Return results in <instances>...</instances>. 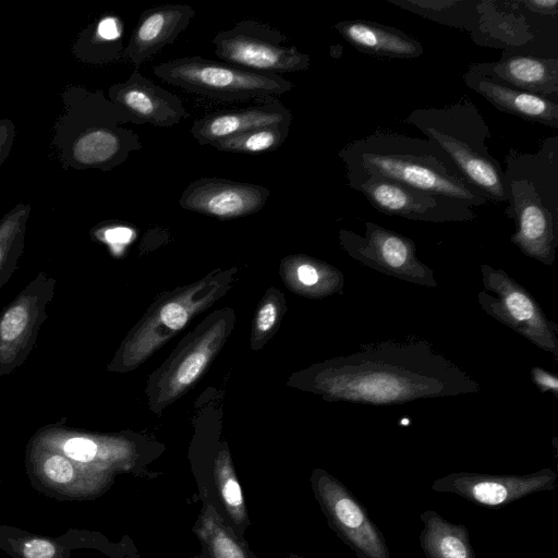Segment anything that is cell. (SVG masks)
<instances>
[{
	"instance_id": "obj_1",
	"label": "cell",
	"mask_w": 558,
	"mask_h": 558,
	"mask_svg": "<svg viewBox=\"0 0 558 558\" xmlns=\"http://www.w3.org/2000/svg\"><path fill=\"white\" fill-rule=\"evenodd\" d=\"M307 389L329 401L398 405L475 393L480 384L424 340L381 341L313 366Z\"/></svg>"
},
{
	"instance_id": "obj_2",
	"label": "cell",
	"mask_w": 558,
	"mask_h": 558,
	"mask_svg": "<svg viewBox=\"0 0 558 558\" xmlns=\"http://www.w3.org/2000/svg\"><path fill=\"white\" fill-rule=\"evenodd\" d=\"M339 157L345 165L347 177L375 174L473 207L488 202L428 138L377 131L348 144Z\"/></svg>"
},
{
	"instance_id": "obj_3",
	"label": "cell",
	"mask_w": 558,
	"mask_h": 558,
	"mask_svg": "<svg viewBox=\"0 0 558 558\" xmlns=\"http://www.w3.org/2000/svg\"><path fill=\"white\" fill-rule=\"evenodd\" d=\"M506 214L517 230L511 242L527 257L553 266L558 248V136L535 153L510 149L505 157Z\"/></svg>"
},
{
	"instance_id": "obj_4",
	"label": "cell",
	"mask_w": 558,
	"mask_h": 558,
	"mask_svg": "<svg viewBox=\"0 0 558 558\" xmlns=\"http://www.w3.org/2000/svg\"><path fill=\"white\" fill-rule=\"evenodd\" d=\"M61 99L52 146L64 169L109 171L142 148L138 135L121 126L130 123L123 109L102 90L71 85Z\"/></svg>"
},
{
	"instance_id": "obj_5",
	"label": "cell",
	"mask_w": 558,
	"mask_h": 558,
	"mask_svg": "<svg viewBox=\"0 0 558 558\" xmlns=\"http://www.w3.org/2000/svg\"><path fill=\"white\" fill-rule=\"evenodd\" d=\"M405 122L436 143L488 202H506L504 170L486 145L489 128L472 101L463 98L442 108L415 109Z\"/></svg>"
},
{
	"instance_id": "obj_6",
	"label": "cell",
	"mask_w": 558,
	"mask_h": 558,
	"mask_svg": "<svg viewBox=\"0 0 558 558\" xmlns=\"http://www.w3.org/2000/svg\"><path fill=\"white\" fill-rule=\"evenodd\" d=\"M166 83L219 101L272 99L293 88L282 75L253 72L201 56L167 60L153 68Z\"/></svg>"
},
{
	"instance_id": "obj_7",
	"label": "cell",
	"mask_w": 558,
	"mask_h": 558,
	"mask_svg": "<svg viewBox=\"0 0 558 558\" xmlns=\"http://www.w3.org/2000/svg\"><path fill=\"white\" fill-rule=\"evenodd\" d=\"M483 290L477 294L481 308L558 363V325L548 318L532 294L505 270L483 264Z\"/></svg>"
},
{
	"instance_id": "obj_8",
	"label": "cell",
	"mask_w": 558,
	"mask_h": 558,
	"mask_svg": "<svg viewBox=\"0 0 558 558\" xmlns=\"http://www.w3.org/2000/svg\"><path fill=\"white\" fill-rule=\"evenodd\" d=\"M215 54L223 62L258 73L306 71L310 56L287 44V37L264 23L244 19L213 39Z\"/></svg>"
},
{
	"instance_id": "obj_9",
	"label": "cell",
	"mask_w": 558,
	"mask_h": 558,
	"mask_svg": "<svg viewBox=\"0 0 558 558\" xmlns=\"http://www.w3.org/2000/svg\"><path fill=\"white\" fill-rule=\"evenodd\" d=\"M219 286L204 280L162 301L129 335L108 365V371L126 372L145 360L169 337L182 329L198 311L207 307L218 293Z\"/></svg>"
},
{
	"instance_id": "obj_10",
	"label": "cell",
	"mask_w": 558,
	"mask_h": 558,
	"mask_svg": "<svg viewBox=\"0 0 558 558\" xmlns=\"http://www.w3.org/2000/svg\"><path fill=\"white\" fill-rule=\"evenodd\" d=\"M339 243L350 257L383 275L418 286L437 287L433 269L417 257L413 240L400 233L366 221L364 235L341 229Z\"/></svg>"
},
{
	"instance_id": "obj_11",
	"label": "cell",
	"mask_w": 558,
	"mask_h": 558,
	"mask_svg": "<svg viewBox=\"0 0 558 558\" xmlns=\"http://www.w3.org/2000/svg\"><path fill=\"white\" fill-rule=\"evenodd\" d=\"M311 482L329 526L357 558H391L384 534L347 486L320 469Z\"/></svg>"
},
{
	"instance_id": "obj_12",
	"label": "cell",
	"mask_w": 558,
	"mask_h": 558,
	"mask_svg": "<svg viewBox=\"0 0 558 558\" xmlns=\"http://www.w3.org/2000/svg\"><path fill=\"white\" fill-rule=\"evenodd\" d=\"M56 278L39 271L20 293L0 311V376L13 373L25 363L36 345L47 319Z\"/></svg>"
},
{
	"instance_id": "obj_13",
	"label": "cell",
	"mask_w": 558,
	"mask_h": 558,
	"mask_svg": "<svg viewBox=\"0 0 558 558\" xmlns=\"http://www.w3.org/2000/svg\"><path fill=\"white\" fill-rule=\"evenodd\" d=\"M379 213L424 222H462L475 218L473 206L426 193L379 175L347 177Z\"/></svg>"
},
{
	"instance_id": "obj_14",
	"label": "cell",
	"mask_w": 558,
	"mask_h": 558,
	"mask_svg": "<svg viewBox=\"0 0 558 558\" xmlns=\"http://www.w3.org/2000/svg\"><path fill=\"white\" fill-rule=\"evenodd\" d=\"M556 480V472L549 468L525 475L453 472L435 480L432 489L456 494L481 507L498 509L531 494L554 489Z\"/></svg>"
},
{
	"instance_id": "obj_15",
	"label": "cell",
	"mask_w": 558,
	"mask_h": 558,
	"mask_svg": "<svg viewBox=\"0 0 558 558\" xmlns=\"http://www.w3.org/2000/svg\"><path fill=\"white\" fill-rule=\"evenodd\" d=\"M270 191L259 184L220 178H201L191 182L179 198L186 210L219 220H230L259 211Z\"/></svg>"
},
{
	"instance_id": "obj_16",
	"label": "cell",
	"mask_w": 558,
	"mask_h": 558,
	"mask_svg": "<svg viewBox=\"0 0 558 558\" xmlns=\"http://www.w3.org/2000/svg\"><path fill=\"white\" fill-rule=\"evenodd\" d=\"M123 109L130 123L169 128L189 117L179 96L134 69L125 82L113 84L107 96Z\"/></svg>"
},
{
	"instance_id": "obj_17",
	"label": "cell",
	"mask_w": 558,
	"mask_h": 558,
	"mask_svg": "<svg viewBox=\"0 0 558 558\" xmlns=\"http://www.w3.org/2000/svg\"><path fill=\"white\" fill-rule=\"evenodd\" d=\"M465 85L498 110L530 122L558 129V97L525 92L471 64L463 74Z\"/></svg>"
},
{
	"instance_id": "obj_18",
	"label": "cell",
	"mask_w": 558,
	"mask_h": 558,
	"mask_svg": "<svg viewBox=\"0 0 558 558\" xmlns=\"http://www.w3.org/2000/svg\"><path fill=\"white\" fill-rule=\"evenodd\" d=\"M195 10L187 4H162L142 12L124 48V58L138 69L183 33Z\"/></svg>"
},
{
	"instance_id": "obj_19",
	"label": "cell",
	"mask_w": 558,
	"mask_h": 558,
	"mask_svg": "<svg viewBox=\"0 0 558 558\" xmlns=\"http://www.w3.org/2000/svg\"><path fill=\"white\" fill-rule=\"evenodd\" d=\"M292 112L276 98L246 108L211 112L196 119L191 134L201 145L218 141L258 128L292 123Z\"/></svg>"
},
{
	"instance_id": "obj_20",
	"label": "cell",
	"mask_w": 558,
	"mask_h": 558,
	"mask_svg": "<svg viewBox=\"0 0 558 558\" xmlns=\"http://www.w3.org/2000/svg\"><path fill=\"white\" fill-rule=\"evenodd\" d=\"M226 324L220 320L177 354L159 378L157 405H165L189 389L203 374L225 337Z\"/></svg>"
},
{
	"instance_id": "obj_21",
	"label": "cell",
	"mask_w": 558,
	"mask_h": 558,
	"mask_svg": "<svg viewBox=\"0 0 558 558\" xmlns=\"http://www.w3.org/2000/svg\"><path fill=\"white\" fill-rule=\"evenodd\" d=\"M475 64L525 92L558 97V59L556 57L506 49L499 60Z\"/></svg>"
},
{
	"instance_id": "obj_22",
	"label": "cell",
	"mask_w": 558,
	"mask_h": 558,
	"mask_svg": "<svg viewBox=\"0 0 558 558\" xmlns=\"http://www.w3.org/2000/svg\"><path fill=\"white\" fill-rule=\"evenodd\" d=\"M335 29L363 53L413 59L423 53V46L407 33L388 25L366 20H347L335 24Z\"/></svg>"
},
{
	"instance_id": "obj_23",
	"label": "cell",
	"mask_w": 558,
	"mask_h": 558,
	"mask_svg": "<svg viewBox=\"0 0 558 558\" xmlns=\"http://www.w3.org/2000/svg\"><path fill=\"white\" fill-rule=\"evenodd\" d=\"M420 546L426 558H476L465 525L452 523L434 510L421 514Z\"/></svg>"
},
{
	"instance_id": "obj_24",
	"label": "cell",
	"mask_w": 558,
	"mask_h": 558,
	"mask_svg": "<svg viewBox=\"0 0 558 558\" xmlns=\"http://www.w3.org/2000/svg\"><path fill=\"white\" fill-rule=\"evenodd\" d=\"M289 284L298 293L323 298L343 288V275L333 266L305 255L290 256L286 266Z\"/></svg>"
},
{
	"instance_id": "obj_25",
	"label": "cell",
	"mask_w": 558,
	"mask_h": 558,
	"mask_svg": "<svg viewBox=\"0 0 558 558\" xmlns=\"http://www.w3.org/2000/svg\"><path fill=\"white\" fill-rule=\"evenodd\" d=\"M403 10L450 27L473 33L481 19L482 1L462 0H387Z\"/></svg>"
},
{
	"instance_id": "obj_26",
	"label": "cell",
	"mask_w": 558,
	"mask_h": 558,
	"mask_svg": "<svg viewBox=\"0 0 558 558\" xmlns=\"http://www.w3.org/2000/svg\"><path fill=\"white\" fill-rule=\"evenodd\" d=\"M196 534L210 558H254L217 509L209 504L203 508Z\"/></svg>"
},
{
	"instance_id": "obj_27",
	"label": "cell",
	"mask_w": 558,
	"mask_h": 558,
	"mask_svg": "<svg viewBox=\"0 0 558 558\" xmlns=\"http://www.w3.org/2000/svg\"><path fill=\"white\" fill-rule=\"evenodd\" d=\"M28 204L15 205L0 219V290L17 268L25 247Z\"/></svg>"
},
{
	"instance_id": "obj_28",
	"label": "cell",
	"mask_w": 558,
	"mask_h": 558,
	"mask_svg": "<svg viewBox=\"0 0 558 558\" xmlns=\"http://www.w3.org/2000/svg\"><path fill=\"white\" fill-rule=\"evenodd\" d=\"M214 474L220 500L229 518L243 532L248 524V517L241 486L227 450L221 451L216 458Z\"/></svg>"
},
{
	"instance_id": "obj_29",
	"label": "cell",
	"mask_w": 558,
	"mask_h": 558,
	"mask_svg": "<svg viewBox=\"0 0 558 558\" xmlns=\"http://www.w3.org/2000/svg\"><path fill=\"white\" fill-rule=\"evenodd\" d=\"M291 123L246 131L213 143L210 146L228 153L260 154L278 149L286 141Z\"/></svg>"
},
{
	"instance_id": "obj_30",
	"label": "cell",
	"mask_w": 558,
	"mask_h": 558,
	"mask_svg": "<svg viewBox=\"0 0 558 558\" xmlns=\"http://www.w3.org/2000/svg\"><path fill=\"white\" fill-rule=\"evenodd\" d=\"M121 24L114 16L100 19L94 25L87 27L73 47V52L80 56L86 49L90 51H107L109 59L114 57L107 49L111 46L121 52Z\"/></svg>"
},
{
	"instance_id": "obj_31",
	"label": "cell",
	"mask_w": 558,
	"mask_h": 558,
	"mask_svg": "<svg viewBox=\"0 0 558 558\" xmlns=\"http://www.w3.org/2000/svg\"><path fill=\"white\" fill-rule=\"evenodd\" d=\"M278 293H269L260 303L254 322L253 344L263 340L276 326L281 310Z\"/></svg>"
},
{
	"instance_id": "obj_32",
	"label": "cell",
	"mask_w": 558,
	"mask_h": 558,
	"mask_svg": "<svg viewBox=\"0 0 558 558\" xmlns=\"http://www.w3.org/2000/svg\"><path fill=\"white\" fill-rule=\"evenodd\" d=\"M48 453L43 462L45 475L52 482L69 483L74 475V466L70 460L59 452Z\"/></svg>"
},
{
	"instance_id": "obj_33",
	"label": "cell",
	"mask_w": 558,
	"mask_h": 558,
	"mask_svg": "<svg viewBox=\"0 0 558 558\" xmlns=\"http://www.w3.org/2000/svg\"><path fill=\"white\" fill-rule=\"evenodd\" d=\"M531 377L533 383L542 392H550L555 398H558L557 376L542 367L534 366L531 369Z\"/></svg>"
},
{
	"instance_id": "obj_34",
	"label": "cell",
	"mask_w": 558,
	"mask_h": 558,
	"mask_svg": "<svg viewBox=\"0 0 558 558\" xmlns=\"http://www.w3.org/2000/svg\"><path fill=\"white\" fill-rule=\"evenodd\" d=\"M56 548L47 539L34 538L26 542L23 546V556L25 558H52Z\"/></svg>"
},
{
	"instance_id": "obj_35",
	"label": "cell",
	"mask_w": 558,
	"mask_h": 558,
	"mask_svg": "<svg viewBox=\"0 0 558 558\" xmlns=\"http://www.w3.org/2000/svg\"><path fill=\"white\" fill-rule=\"evenodd\" d=\"M15 135L14 123L10 119H0V166L9 157Z\"/></svg>"
},
{
	"instance_id": "obj_36",
	"label": "cell",
	"mask_w": 558,
	"mask_h": 558,
	"mask_svg": "<svg viewBox=\"0 0 558 558\" xmlns=\"http://www.w3.org/2000/svg\"><path fill=\"white\" fill-rule=\"evenodd\" d=\"M130 231L124 228L113 229L107 232L108 241L114 242H125L130 238Z\"/></svg>"
},
{
	"instance_id": "obj_37",
	"label": "cell",
	"mask_w": 558,
	"mask_h": 558,
	"mask_svg": "<svg viewBox=\"0 0 558 558\" xmlns=\"http://www.w3.org/2000/svg\"><path fill=\"white\" fill-rule=\"evenodd\" d=\"M292 558V557H291ZM293 558H302V557H293Z\"/></svg>"
}]
</instances>
